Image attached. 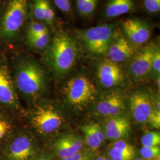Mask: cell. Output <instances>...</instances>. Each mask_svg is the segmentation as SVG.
Wrapping results in <instances>:
<instances>
[{"label":"cell","instance_id":"12","mask_svg":"<svg viewBox=\"0 0 160 160\" xmlns=\"http://www.w3.org/2000/svg\"><path fill=\"white\" fill-rule=\"evenodd\" d=\"M97 77L100 84L105 88L118 85L123 80V73L118 63L104 59L97 68Z\"/></svg>","mask_w":160,"mask_h":160},{"label":"cell","instance_id":"29","mask_svg":"<svg viewBox=\"0 0 160 160\" xmlns=\"http://www.w3.org/2000/svg\"><path fill=\"white\" fill-rule=\"evenodd\" d=\"M145 10L151 14H157L160 11V0H143Z\"/></svg>","mask_w":160,"mask_h":160},{"label":"cell","instance_id":"35","mask_svg":"<svg viewBox=\"0 0 160 160\" xmlns=\"http://www.w3.org/2000/svg\"><path fill=\"white\" fill-rule=\"evenodd\" d=\"M6 0H0V16L4 8V5L6 4Z\"/></svg>","mask_w":160,"mask_h":160},{"label":"cell","instance_id":"27","mask_svg":"<svg viewBox=\"0 0 160 160\" xmlns=\"http://www.w3.org/2000/svg\"><path fill=\"white\" fill-rule=\"evenodd\" d=\"M135 155L114 148L113 147L109 150V158L111 160H132Z\"/></svg>","mask_w":160,"mask_h":160},{"label":"cell","instance_id":"26","mask_svg":"<svg viewBox=\"0 0 160 160\" xmlns=\"http://www.w3.org/2000/svg\"><path fill=\"white\" fill-rule=\"evenodd\" d=\"M141 155L143 159L147 160H155L160 157V148L159 146L143 147L141 149Z\"/></svg>","mask_w":160,"mask_h":160},{"label":"cell","instance_id":"14","mask_svg":"<svg viewBox=\"0 0 160 160\" xmlns=\"http://www.w3.org/2000/svg\"><path fill=\"white\" fill-rule=\"evenodd\" d=\"M84 145V141L78 136L69 134L59 138L54 143V150L61 158L71 157L80 152Z\"/></svg>","mask_w":160,"mask_h":160},{"label":"cell","instance_id":"17","mask_svg":"<svg viewBox=\"0 0 160 160\" xmlns=\"http://www.w3.org/2000/svg\"><path fill=\"white\" fill-rule=\"evenodd\" d=\"M135 0H108L104 8V14L108 18H113L133 12Z\"/></svg>","mask_w":160,"mask_h":160},{"label":"cell","instance_id":"34","mask_svg":"<svg viewBox=\"0 0 160 160\" xmlns=\"http://www.w3.org/2000/svg\"><path fill=\"white\" fill-rule=\"evenodd\" d=\"M89 157L86 152H78L71 157L65 158H61L60 160H88Z\"/></svg>","mask_w":160,"mask_h":160},{"label":"cell","instance_id":"28","mask_svg":"<svg viewBox=\"0 0 160 160\" xmlns=\"http://www.w3.org/2000/svg\"><path fill=\"white\" fill-rule=\"evenodd\" d=\"M151 73L154 74L157 77H160V51L159 46H157L151 62Z\"/></svg>","mask_w":160,"mask_h":160},{"label":"cell","instance_id":"13","mask_svg":"<svg viewBox=\"0 0 160 160\" xmlns=\"http://www.w3.org/2000/svg\"><path fill=\"white\" fill-rule=\"evenodd\" d=\"M129 105L135 120L138 123L148 122L154 107L148 94L145 92L133 94L130 98Z\"/></svg>","mask_w":160,"mask_h":160},{"label":"cell","instance_id":"2","mask_svg":"<svg viewBox=\"0 0 160 160\" xmlns=\"http://www.w3.org/2000/svg\"><path fill=\"white\" fill-rule=\"evenodd\" d=\"M32 0H6L0 16V51H15L31 17Z\"/></svg>","mask_w":160,"mask_h":160},{"label":"cell","instance_id":"22","mask_svg":"<svg viewBox=\"0 0 160 160\" xmlns=\"http://www.w3.org/2000/svg\"><path fill=\"white\" fill-rule=\"evenodd\" d=\"M81 131L84 135L85 142L91 148L97 149L102 145V142L98 139L96 135L93 132L90 125H84L81 128Z\"/></svg>","mask_w":160,"mask_h":160},{"label":"cell","instance_id":"39","mask_svg":"<svg viewBox=\"0 0 160 160\" xmlns=\"http://www.w3.org/2000/svg\"><path fill=\"white\" fill-rule=\"evenodd\" d=\"M142 160V159H137V160Z\"/></svg>","mask_w":160,"mask_h":160},{"label":"cell","instance_id":"21","mask_svg":"<svg viewBox=\"0 0 160 160\" xmlns=\"http://www.w3.org/2000/svg\"><path fill=\"white\" fill-rule=\"evenodd\" d=\"M56 14L49 0H43V23L52 32L55 30Z\"/></svg>","mask_w":160,"mask_h":160},{"label":"cell","instance_id":"1","mask_svg":"<svg viewBox=\"0 0 160 160\" xmlns=\"http://www.w3.org/2000/svg\"><path fill=\"white\" fill-rule=\"evenodd\" d=\"M10 60L12 78L17 93L32 100L39 98L47 85L46 69L33 58L13 51Z\"/></svg>","mask_w":160,"mask_h":160},{"label":"cell","instance_id":"7","mask_svg":"<svg viewBox=\"0 0 160 160\" xmlns=\"http://www.w3.org/2000/svg\"><path fill=\"white\" fill-rule=\"evenodd\" d=\"M64 94L71 105L82 107L95 99L97 89L88 77L80 75L67 82L64 87Z\"/></svg>","mask_w":160,"mask_h":160},{"label":"cell","instance_id":"3","mask_svg":"<svg viewBox=\"0 0 160 160\" xmlns=\"http://www.w3.org/2000/svg\"><path fill=\"white\" fill-rule=\"evenodd\" d=\"M51 42L43 52L42 61L58 77L67 74L78 57V46L74 39L66 32L55 30Z\"/></svg>","mask_w":160,"mask_h":160},{"label":"cell","instance_id":"20","mask_svg":"<svg viewBox=\"0 0 160 160\" xmlns=\"http://www.w3.org/2000/svg\"><path fill=\"white\" fill-rule=\"evenodd\" d=\"M77 10L80 16L85 18L92 17L95 13L98 0H75Z\"/></svg>","mask_w":160,"mask_h":160},{"label":"cell","instance_id":"19","mask_svg":"<svg viewBox=\"0 0 160 160\" xmlns=\"http://www.w3.org/2000/svg\"><path fill=\"white\" fill-rule=\"evenodd\" d=\"M49 32H51V30L45 23L37 22L31 18L24 28L23 39L43 34Z\"/></svg>","mask_w":160,"mask_h":160},{"label":"cell","instance_id":"6","mask_svg":"<svg viewBox=\"0 0 160 160\" xmlns=\"http://www.w3.org/2000/svg\"><path fill=\"white\" fill-rule=\"evenodd\" d=\"M30 123L38 133L43 135H50L62 126L63 118L50 104H39L29 113Z\"/></svg>","mask_w":160,"mask_h":160},{"label":"cell","instance_id":"9","mask_svg":"<svg viewBox=\"0 0 160 160\" xmlns=\"http://www.w3.org/2000/svg\"><path fill=\"white\" fill-rule=\"evenodd\" d=\"M135 54L133 45L127 39L121 29L117 27L107 52L108 59L118 63L126 61Z\"/></svg>","mask_w":160,"mask_h":160},{"label":"cell","instance_id":"36","mask_svg":"<svg viewBox=\"0 0 160 160\" xmlns=\"http://www.w3.org/2000/svg\"><path fill=\"white\" fill-rule=\"evenodd\" d=\"M104 158H105V157L100 156V157H97V158H96V159H94V160H104Z\"/></svg>","mask_w":160,"mask_h":160},{"label":"cell","instance_id":"31","mask_svg":"<svg viewBox=\"0 0 160 160\" xmlns=\"http://www.w3.org/2000/svg\"><path fill=\"white\" fill-rule=\"evenodd\" d=\"M129 123L128 120L125 118L116 117L112 119L109 120L105 126V131L111 130L119 126H123Z\"/></svg>","mask_w":160,"mask_h":160},{"label":"cell","instance_id":"24","mask_svg":"<svg viewBox=\"0 0 160 160\" xmlns=\"http://www.w3.org/2000/svg\"><path fill=\"white\" fill-rule=\"evenodd\" d=\"M31 17L34 20L43 23V0H32Z\"/></svg>","mask_w":160,"mask_h":160},{"label":"cell","instance_id":"23","mask_svg":"<svg viewBox=\"0 0 160 160\" xmlns=\"http://www.w3.org/2000/svg\"><path fill=\"white\" fill-rule=\"evenodd\" d=\"M130 129L129 123L123 126H119L111 130L105 131V136L109 139L119 140L128 133Z\"/></svg>","mask_w":160,"mask_h":160},{"label":"cell","instance_id":"33","mask_svg":"<svg viewBox=\"0 0 160 160\" xmlns=\"http://www.w3.org/2000/svg\"><path fill=\"white\" fill-rule=\"evenodd\" d=\"M62 12L68 14L71 12V3L70 0H52Z\"/></svg>","mask_w":160,"mask_h":160},{"label":"cell","instance_id":"30","mask_svg":"<svg viewBox=\"0 0 160 160\" xmlns=\"http://www.w3.org/2000/svg\"><path fill=\"white\" fill-rule=\"evenodd\" d=\"M112 147L114 148L119 149L120 151L125 152L127 153L135 155L134 147L130 143H128L127 142L123 140H120V139L118 140L113 143Z\"/></svg>","mask_w":160,"mask_h":160},{"label":"cell","instance_id":"5","mask_svg":"<svg viewBox=\"0 0 160 160\" xmlns=\"http://www.w3.org/2000/svg\"><path fill=\"white\" fill-rule=\"evenodd\" d=\"M117 27L116 23L99 25L80 30L77 34L87 51L95 55H105Z\"/></svg>","mask_w":160,"mask_h":160},{"label":"cell","instance_id":"4","mask_svg":"<svg viewBox=\"0 0 160 160\" xmlns=\"http://www.w3.org/2000/svg\"><path fill=\"white\" fill-rule=\"evenodd\" d=\"M0 108L17 116L24 113L12 78L10 60L2 51H0Z\"/></svg>","mask_w":160,"mask_h":160},{"label":"cell","instance_id":"25","mask_svg":"<svg viewBox=\"0 0 160 160\" xmlns=\"http://www.w3.org/2000/svg\"><path fill=\"white\" fill-rule=\"evenodd\" d=\"M143 147H155L160 144V134L158 132H149L141 138Z\"/></svg>","mask_w":160,"mask_h":160},{"label":"cell","instance_id":"38","mask_svg":"<svg viewBox=\"0 0 160 160\" xmlns=\"http://www.w3.org/2000/svg\"><path fill=\"white\" fill-rule=\"evenodd\" d=\"M160 160V157H158V158H156L155 160Z\"/></svg>","mask_w":160,"mask_h":160},{"label":"cell","instance_id":"16","mask_svg":"<svg viewBox=\"0 0 160 160\" xmlns=\"http://www.w3.org/2000/svg\"><path fill=\"white\" fill-rule=\"evenodd\" d=\"M16 114L0 108V146H4L18 130L16 122Z\"/></svg>","mask_w":160,"mask_h":160},{"label":"cell","instance_id":"32","mask_svg":"<svg viewBox=\"0 0 160 160\" xmlns=\"http://www.w3.org/2000/svg\"><path fill=\"white\" fill-rule=\"evenodd\" d=\"M148 122L152 127L155 129H160V112L155 109L153 107L152 112L149 118Z\"/></svg>","mask_w":160,"mask_h":160},{"label":"cell","instance_id":"8","mask_svg":"<svg viewBox=\"0 0 160 160\" xmlns=\"http://www.w3.org/2000/svg\"><path fill=\"white\" fill-rule=\"evenodd\" d=\"M4 147L6 160H30L36 152L33 139L18 130Z\"/></svg>","mask_w":160,"mask_h":160},{"label":"cell","instance_id":"37","mask_svg":"<svg viewBox=\"0 0 160 160\" xmlns=\"http://www.w3.org/2000/svg\"><path fill=\"white\" fill-rule=\"evenodd\" d=\"M104 160H111L110 158H107V157H105L104 158Z\"/></svg>","mask_w":160,"mask_h":160},{"label":"cell","instance_id":"11","mask_svg":"<svg viewBox=\"0 0 160 160\" xmlns=\"http://www.w3.org/2000/svg\"><path fill=\"white\" fill-rule=\"evenodd\" d=\"M157 45L147 44L135 53L129 65V72L137 79H143L151 73V62Z\"/></svg>","mask_w":160,"mask_h":160},{"label":"cell","instance_id":"18","mask_svg":"<svg viewBox=\"0 0 160 160\" xmlns=\"http://www.w3.org/2000/svg\"><path fill=\"white\" fill-rule=\"evenodd\" d=\"M51 32L24 38L22 43L29 49L34 51H45L52 39Z\"/></svg>","mask_w":160,"mask_h":160},{"label":"cell","instance_id":"10","mask_svg":"<svg viewBox=\"0 0 160 160\" xmlns=\"http://www.w3.org/2000/svg\"><path fill=\"white\" fill-rule=\"evenodd\" d=\"M121 30L133 45H141L149 39L152 29L148 23L138 19L129 18L122 24Z\"/></svg>","mask_w":160,"mask_h":160},{"label":"cell","instance_id":"15","mask_svg":"<svg viewBox=\"0 0 160 160\" xmlns=\"http://www.w3.org/2000/svg\"><path fill=\"white\" fill-rule=\"evenodd\" d=\"M125 108L123 97L118 93H112L100 101L97 112L104 116H115L121 113Z\"/></svg>","mask_w":160,"mask_h":160}]
</instances>
